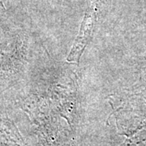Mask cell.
<instances>
[{
  "mask_svg": "<svg viewBox=\"0 0 146 146\" xmlns=\"http://www.w3.org/2000/svg\"><path fill=\"white\" fill-rule=\"evenodd\" d=\"M99 0H94L84 15L81 26L72 48L67 58V61L71 63H79L84 49L91 40L92 34L97 21V15L99 7Z\"/></svg>",
  "mask_w": 146,
  "mask_h": 146,
  "instance_id": "6da1fadb",
  "label": "cell"
}]
</instances>
